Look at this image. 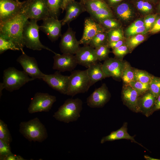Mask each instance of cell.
I'll return each mask as SVG.
<instances>
[{
  "mask_svg": "<svg viewBox=\"0 0 160 160\" xmlns=\"http://www.w3.org/2000/svg\"><path fill=\"white\" fill-rule=\"evenodd\" d=\"M33 0H26L19 12L10 19L0 23V36L11 40L22 52L25 46L22 37L24 25L28 20V11Z\"/></svg>",
  "mask_w": 160,
  "mask_h": 160,
  "instance_id": "6da1fadb",
  "label": "cell"
},
{
  "mask_svg": "<svg viewBox=\"0 0 160 160\" xmlns=\"http://www.w3.org/2000/svg\"><path fill=\"white\" fill-rule=\"evenodd\" d=\"M29 76L23 71L18 70L14 67H10L4 70L3 81L0 84V97L3 89L12 92L19 89L28 82L34 80Z\"/></svg>",
  "mask_w": 160,
  "mask_h": 160,
  "instance_id": "7a4b0ae2",
  "label": "cell"
},
{
  "mask_svg": "<svg viewBox=\"0 0 160 160\" xmlns=\"http://www.w3.org/2000/svg\"><path fill=\"white\" fill-rule=\"evenodd\" d=\"M82 104V101L79 98L67 99L53 116L57 120L65 123L76 121L80 116Z\"/></svg>",
  "mask_w": 160,
  "mask_h": 160,
  "instance_id": "3957f363",
  "label": "cell"
},
{
  "mask_svg": "<svg viewBox=\"0 0 160 160\" xmlns=\"http://www.w3.org/2000/svg\"><path fill=\"white\" fill-rule=\"evenodd\" d=\"M19 127L20 132L30 142L41 143L48 137L46 129L37 117L21 122Z\"/></svg>",
  "mask_w": 160,
  "mask_h": 160,
  "instance_id": "277c9868",
  "label": "cell"
},
{
  "mask_svg": "<svg viewBox=\"0 0 160 160\" xmlns=\"http://www.w3.org/2000/svg\"><path fill=\"white\" fill-rule=\"evenodd\" d=\"M37 21L34 19H30L24 25L22 37L25 46L34 50L46 49L56 54L57 53L41 43L39 34V26L37 24Z\"/></svg>",
  "mask_w": 160,
  "mask_h": 160,
  "instance_id": "5b68a950",
  "label": "cell"
},
{
  "mask_svg": "<svg viewBox=\"0 0 160 160\" xmlns=\"http://www.w3.org/2000/svg\"><path fill=\"white\" fill-rule=\"evenodd\" d=\"M91 86L87 69L75 70L69 76L66 95L73 96L87 92Z\"/></svg>",
  "mask_w": 160,
  "mask_h": 160,
  "instance_id": "8992f818",
  "label": "cell"
},
{
  "mask_svg": "<svg viewBox=\"0 0 160 160\" xmlns=\"http://www.w3.org/2000/svg\"><path fill=\"white\" fill-rule=\"evenodd\" d=\"M56 101V97L46 93L36 92L32 99L28 108L30 113L48 112Z\"/></svg>",
  "mask_w": 160,
  "mask_h": 160,
  "instance_id": "52a82bcc",
  "label": "cell"
},
{
  "mask_svg": "<svg viewBox=\"0 0 160 160\" xmlns=\"http://www.w3.org/2000/svg\"><path fill=\"white\" fill-rule=\"evenodd\" d=\"M22 52L17 61L21 65L23 71L34 80L42 79L45 74L40 70L35 58L27 55L24 51Z\"/></svg>",
  "mask_w": 160,
  "mask_h": 160,
  "instance_id": "ba28073f",
  "label": "cell"
},
{
  "mask_svg": "<svg viewBox=\"0 0 160 160\" xmlns=\"http://www.w3.org/2000/svg\"><path fill=\"white\" fill-rule=\"evenodd\" d=\"M69 76L62 75L59 71L53 74H45L42 79L53 89L64 95H66Z\"/></svg>",
  "mask_w": 160,
  "mask_h": 160,
  "instance_id": "9c48e42d",
  "label": "cell"
},
{
  "mask_svg": "<svg viewBox=\"0 0 160 160\" xmlns=\"http://www.w3.org/2000/svg\"><path fill=\"white\" fill-rule=\"evenodd\" d=\"M80 44L76 37L75 32L69 26L67 31L62 35L59 44L62 53L75 54Z\"/></svg>",
  "mask_w": 160,
  "mask_h": 160,
  "instance_id": "30bf717a",
  "label": "cell"
},
{
  "mask_svg": "<svg viewBox=\"0 0 160 160\" xmlns=\"http://www.w3.org/2000/svg\"><path fill=\"white\" fill-rule=\"evenodd\" d=\"M111 95L105 84L96 89L87 97V103L92 108H101L109 101Z\"/></svg>",
  "mask_w": 160,
  "mask_h": 160,
  "instance_id": "8fae6325",
  "label": "cell"
},
{
  "mask_svg": "<svg viewBox=\"0 0 160 160\" xmlns=\"http://www.w3.org/2000/svg\"><path fill=\"white\" fill-rule=\"evenodd\" d=\"M43 21L39 30L45 33L52 42L57 40L61 36L62 20L50 17Z\"/></svg>",
  "mask_w": 160,
  "mask_h": 160,
  "instance_id": "7c38bea8",
  "label": "cell"
},
{
  "mask_svg": "<svg viewBox=\"0 0 160 160\" xmlns=\"http://www.w3.org/2000/svg\"><path fill=\"white\" fill-rule=\"evenodd\" d=\"M54 63L53 69L60 72L71 71L78 64L75 56L69 54L57 53L53 57Z\"/></svg>",
  "mask_w": 160,
  "mask_h": 160,
  "instance_id": "4fadbf2b",
  "label": "cell"
},
{
  "mask_svg": "<svg viewBox=\"0 0 160 160\" xmlns=\"http://www.w3.org/2000/svg\"><path fill=\"white\" fill-rule=\"evenodd\" d=\"M24 1L15 0H0V23L14 16L20 11Z\"/></svg>",
  "mask_w": 160,
  "mask_h": 160,
  "instance_id": "5bb4252c",
  "label": "cell"
},
{
  "mask_svg": "<svg viewBox=\"0 0 160 160\" xmlns=\"http://www.w3.org/2000/svg\"><path fill=\"white\" fill-rule=\"evenodd\" d=\"M29 19L37 21L50 17L47 0H33L28 11Z\"/></svg>",
  "mask_w": 160,
  "mask_h": 160,
  "instance_id": "9a60e30c",
  "label": "cell"
},
{
  "mask_svg": "<svg viewBox=\"0 0 160 160\" xmlns=\"http://www.w3.org/2000/svg\"><path fill=\"white\" fill-rule=\"evenodd\" d=\"M105 29L91 17L85 19L82 37L79 41L80 44L88 45L91 39L98 33Z\"/></svg>",
  "mask_w": 160,
  "mask_h": 160,
  "instance_id": "2e32d148",
  "label": "cell"
},
{
  "mask_svg": "<svg viewBox=\"0 0 160 160\" xmlns=\"http://www.w3.org/2000/svg\"><path fill=\"white\" fill-rule=\"evenodd\" d=\"M124 62L116 58H108L102 64V68L106 78L112 77L116 79L121 78Z\"/></svg>",
  "mask_w": 160,
  "mask_h": 160,
  "instance_id": "e0dca14e",
  "label": "cell"
},
{
  "mask_svg": "<svg viewBox=\"0 0 160 160\" xmlns=\"http://www.w3.org/2000/svg\"><path fill=\"white\" fill-rule=\"evenodd\" d=\"M75 56L78 64L87 68L98 60L95 48L88 45L80 47Z\"/></svg>",
  "mask_w": 160,
  "mask_h": 160,
  "instance_id": "ac0fdd59",
  "label": "cell"
},
{
  "mask_svg": "<svg viewBox=\"0 0 160 160\" xmlns=\"http://www.w3.org/2000/svg\"><path fill=\"white\" fill-rule=\"evenodd\" d=\"M121 94L123 104L132 111L138 113L137 103L140 96L137 92L128 84H124Z\"/></svg>",
  "mask_w": 160,
  "mask_h": 160,
  "instance_id": "d6986e66",
  "label": "cell"
},
{
  "mask_svg": "<svg viewBox=\"0 0 160 160\" xmlns=\"http://www.w3.org/2000/svg\"><path fill=\"white\" fill-rule=\"evenodd\" d=\"M65 14L62 20V25H69L72 21L76 18L81 14L86 11L84 3L81 1L75 0L69 3L66 7Z\"/></svg>",
  "mask_w": 160,
  "mask_h": 160,
  "instance_id": "ffe728a7",
  "label": "cell"
},
{
  "mask_svg": "<svg viewBox=\"0 0 160 160\" xmlns=\"http://www.w3.org/2000/svg\"><path fill=\"white\" fill-rule=\"evenodd\" d=\"M156 99L149 90L140 96L137 103L138 112L147 117L150 116Z\"/></svg>",
  "mask_w": 160,
  "mask_h": 160,
  "instance_id": "44dd1931",
  "label": "cell"
},
{
  "mask_svg": "<svg viewBox=\"0 0 160 160\" xmlns=\"http://www.w3.org/2000/svg\"><path fill=\"white\" fill-rule=\"evenodd\" d=\"M128 123L124 122L122 126L118 130L112 132L110 134L103 137L101 140L100 143L103 144L107 141H112L122 139L129 140L132 142L138 144L141 146L145 148L142 145L137 142L134 139L135 135L131 136L127 132Z\"/></svg>",
  "mask_w": 160,
  "mask_h": 160,
  "instance_id": "7402d4cb",
  "label": "cell"
},
{
  "mask_svg": "<svg viewBox=\"0 0 160 160\" xmlns=\"http://www.w3.org/2000/svg\"><path fill=\"white\" fill-rule=\"evenodd\" d=\"M102 64L97 62L90 65L87 69L91 86L106 78L102 68Z\"/></svg>",
  "mask_w": 160,
  "mask_h": 160,
  "instance_id": "603a6c76",
  "label": "cell"
},
{
  "mask_svg": "<svg viewBox=\"0 0 160 160\" xmlns=\"http://www.w3.org/2000/svg\"><path fill=\"white\" fill-rule=\"evenodd\" d=\"M115 12L118 17L124 21L131 19L133 16V12L128 4L123 3L115 7Z\"/></svg>",
  "mask_w": 160,
  "mask_h": 160,
  "instance_id": "cb8c5ba5",
  "label": "cell"
},
{
  "mask_svg": "<svg viewBox=\"0 0 160 160\" xmlns=\"http://www.w3.org/2000/svg\"><path fill=\"white\" fill-rule=\"evenodd\" d=\"M86 11L89 14L102 8L108 6L103 0H88L84 3Z\"/></svg>",
  "mask_w": 160,
  "mask_h": 160,
  "instance_id": "d4e9b609",
  "label": "cell"
},
{
  "mask_svg": "<svg viewBox=\"0 0 160 160\" xmlns=\"http://www.w3.org/2000/svg\"><path fill=\"white\" fill-rule=\"evenodd\" d=\"M90 15V17L97 23L102 20L113 17V13L109 6L102 8Z\"/></svg>",
  "mask_w": 160,
  "mask_h": 160,
  "instance_id": "484cf974",
  "label": "cell"
},
{
  "mask_svg": "<svg viewBox=\"0 0 160 160\" xmlns=\"http://www.w3.org/2000/svg\"><path fill=\"white\" fill-rule=\"evenodd\" d=\"M50 17L58 19L60 10L62 9L63 0H47Z\"/></svg>",
  "mask_w": 160,
  "mask_h": 160,
  "instance_id": "4316f807",
  "label": "cell"
},
{
  "mask_svg": "<svg viewBox=\"0 0 160 160\" xmlns=\"http://www.w3.org/2000/svg\"><path fill=\"white\" fill-rule=\"evenodd\" d=\"M121 78L124 84H128L134 80L133 68L127 61L124 62V65L121 74Z\"/></svg>",
  "mask_w": 160,
  "mask_h": 160,
  "instance_id": "83f0119b",
  "label": "cell"
},
{
  "mask_svg": "<svg viewBox=\"0 0 160 160\" xmlns=\"http://www.w3.org/2000/svg\"><path fill=\"white\" fill-rule=\"evenodd\" d=\"M134 80L149 84L153 76L146 71L133 68Z\"/></svg>",
  "mask_w": 160,
  "mask_h": 160,
  "instance_id": "f1b7e54d",
  "label": "cell"
},
{
  "mask_svg": "<svg viewBox=\"0 0 160 160\" xmlns=\"http://www.w3.org/2000/svg\"><path fill=\"white\" fill-rule=\"evenodd\" d=\"M108 42L107 33L104 31L95 35L90 41L88 45L95 48L100 46L107 44Z\"/></svg>",
  "mask_w": 160,
  "mask_h": 160,
  "instance_id": "f546056e",
  "label": "cell"
},
{
  "mask_svg": "<svg viewBox=\"0 0 160 160\" xmlns=\"http://www.w3.org/2000/svg\"><path fill=\"white\" fill-rule=\"evenodd\" d=\"M0 140L10 145L12 138L7 125L0 119Z\"/></svg>",
  "mask_w": 160,
  "mask_h": 160,
  "instance_id": "4dcf8cb0",
  "label": "cell"
},
{
  "mask_svg": "<svg viewBox=\"0 0 160 160\" xmlns=\"http://www.w3.org/2000/svg\"><path fill=\"white\" fill-rule=\"evenodd\" d=\"M9 49L20 50L11 40L0 36V54Z\"/></svg>",
  "mask_w": 160,
  "mask_h": 160,
  "instance_id": "1f68e13d",
  "label": "cell"
},
{
  "mask_svg": "<svg viewBox=\"0 0 160 160\" xmlns=\"http://www.w3.org/2000/svg\"><path fill=\"white\" fill-rule=\"evenodd\" d=\"M109 48L107 44L101 45L95 48L98 60L105 61L109 58Z\"/></svg>",
  "mask_w": 160,
  "mask_h": 160,
  "instance_id": "d6a6232c",
  "label": "cell"
},
{
  "mask_svg": "<svg viewBox=\"0 0 160 160\" xmlns=\"http://www.w3.org/2000/svg\"><path fill=\"white\" fill-rule=\"evenodd\" d=\"M145 39V37L144 35L139 34L129 38L127 39L125 43L130 51L143 42Z\"/></svg>",
  "mask_w": 160,
  "mask_h": 160,
  "instance_id": "836d02e7",
  "label": "cell"
},
{
  "mask_svg": "<svg viewBox=\"0 0 160 160\" xmlns=\"http://www.w3.org/2000/svg\"><path fill=\"white\" fill-rule=\"evenodd\" d=\"M128 84L137 92L139 96L142 95L149 90V84L133 81L129 83Z\"/></svg>",
  "mask_w": 160,
  "mask_h": 160,
  "instance_id": "e575fe53",
  "label": "cell"
},
{
  "mask_svg": "<svg viewBox=\"0 0 160 160\" xmlns=\"http://www.w3.org/2000/svg\"><path fill=\"white\" fill-rule=\"evenodd\" d=\"M149 90L156 98L160 95V77L153 76L149 84Z\"/></svg>",
  "mask_w": 160,
  "mask_h": 160,
  "instance_id": "d590c367",
  "label": "cell"
},
{
  "mask_svg": "<svg viewBox=\"0 0 160 160\" xmlns=\"http://www.w3.org/2000/svg\"><path fill=\"white\" fill-rule=\"evenodd\" d=\"M107 33L108 42L122 40V32L119 28L109 30Z\"/></svg>",
  "mask_w": 160,
  "mask_h": 160,
  "instance_id": "8d00e7d4",
  "label": "cell"
},
{
  "mask_svg": "<svg viewBox=\"0 0 160 160\" xmlns=\"http://www.w3.org/2000/svg\"><path fill=\"white\" fill-rule=\"evenodd\" d=\"M105 30H109L119 28L120 24L119 22L113 18H108L102 20L98 23Z\"/></svg>",
  "mask_w": 160,
  "mask_h": 160,
  "instance_id": "74e56055",
  "label": "cell"
},
{
  "mask_svg": "<svg viewBox=\"0 0 160 160\" xmlns=\"http://www.w3.org/2000/svg\"><path fill=\"white\" fill-rule=\"evenodd\" d=\"M112 52L116 58L122 60L123 57L130 51L125 44L117 48L113 49Z\"/></svg>",
  "mask_w": 160,
  "mask_h": 160,
  "instance_id": "f35d334b",
  "label": "cell"
},
{
  "mask_svg": "<svg viewBox=\"0 0 160 160\" xmlns=\"http://www.w3.org/2000/svg\"><path fill=\"white\" fill-rule=\"evenodd\" d=\"M12 153L10 145L0 140V160H3L4 158Z\"/></svg>",
  "mask_w": 160,
  "mask_h": 160,
  "instance_id": "ab89813d",
  "label": "cell"
},
{
  "mask_svg": "<svg viewBox=\"0 0 160 160\" xmlns=\"http://www.w3.org/2000/svg\"><path fill=\"white\" fill-rule=\"evenodd\" d=\"M157 18L156 14L152 15L145 18L144 22L146 30L150 29Z\"/></svg>",
  "mask_w": 160,
  "mask_h": 160,
  "instance_id": "60d3db41",
  "label": "cell"
},
{
  "mask_svg": "<svg viewBox=\"0 0 160 160\" xmlns=\"http://www.w3.org/2000/svg\"><path fill=\"white\" fill-rule=\"evenodd\" d=\"M144 25V22L143 20H137L132 23L127 29L126 33H127L129 32L138 27H141Z\"/></svg>",
  "mask_w": 160,
  "mask_h": 160,
  "instance_id": "b9f144b4",
  "label": "cell"
},
{
  "mask_svg": "<svg viewBox=\"0 0 160 160\" xmlns=\"http://www.w3.org/2000/svg\"><path fill=\"white\" fill-rule=\"evenodd\" d=\"M160 31V17H157L155 22L150 28L149 32L156 33Z\"/></svg>",
  "mask_w": 160,
  "mask_h": 160,
  "instance_id": "7bdbcfd3",
  "label": "cell"
},
{
  "mask_svg": "<svg viewBox=\"0 0 160 160\" xmlns=\"http://www.w3.org/2000/svg\"><path fill=\"white\" fill-rule=\"evenodd\" d=\"M145 30V26L144 25L128 32L126 34L128 36H132L142 33L144 32Z\"/></svg>",
  "mask_w": 160,
  "mask_h": 160,
  "instance_id": "ee69618b",
  "label": "cell"
},
{
  "mask_svg": "<svg viewBox=\"0 0 160 160\" xmlns=\"http://www.w3.org/2000/svg\"><path fill=\"white\" fill-rule=\"evenodd\" d=\"M125 44L124 41L121 40L117 41L108 42L107 45L109 48H111L113 49L117 48Z\"/></svg>",
  "mask_w": 160,
  "mask_h": 160,
  "instance_id": "f6af8a7d",
  "label": "cell"
},
{
  "mask_svg": "<svg viewBox=\"0 0 160 160\" xmlns=\"http://www.w3.org/2000/svg\"><path fill=\"white\" fill-rule=\"evenodd\" d=\"M22 157L13 154L12 153L7 156L4 158L3 160H25Z\"/></svg>",
  "mask_w": 160,
  "mask_h": 160,
  "instance_id": "bcb514c9",
  "label": "cell"
},
{
  "mask_svg": "<svg viewBox=\"0 0 160 160\" xmlns=\"http://www.w3.org/2000/svg\"><path fill=\"white\" fill-rule=\"evenodd\" d=\"M160 109V95L156 99L155 103L151 112V115L155 111Z\"/></svg>",
  "mask_w": 160,
  "mask_h": 160,
  "instance_id": "7dc6e473",
  "label": "cell"
},
{
  "mask_svg": "<svg viewBox=\"0 0 160 160\" xmlns=\"http://www.w3.org/2000/svg\"><path fill=\"white\" fill-rule=\"evenodd\" d=\"M143 6L145 12H150L153 9V7L151 4L148 2L143 1Z\"/></svg>",
  "mask_w": 160,
  "mask_h": 160,
  "instance_id": "c3c4849f",
  "label": "cell"
},
{
  "mask_svg": "<svg viewBox=\"0 0 160 160\" xmlns=\"http://www.w3.org/2000/svg\"><path fill=\"white\" fill-rule=\"evenodd\" d=\"M143 1L140 0L138 1L137 4V6L138 9L144 12H145V11L143 6Z\"/></svg>",
  "mask_w": 160,
  "mask_h": 160,
  "instance_id": "681fc988",
  "label": "cell"
},
{
  "mask_svg": "<svg viewBox=\"0 0 160 160\" xmlns=\"http://www.w3.org/2000/svg\"><path fill=\"white\" fill-rule=\"evenodd\" d=\"M105 2L106 1L107 2V4H108L111 6H113L117 3L120 2L122 0H103Z\"/></svg>",
  "mask_w": 160,
  "mask_h": 160,
  "instance_id": "f907efd6",
  "label": "cell"
},
{
  "mask_svg": "<svg viewBox=\"0 0 160 160\" xmlns=\"http://www.w3.org/2000/svg\"><path fill=\"white\" fill-rule=\"evenodd\" d=\"M75 0H63V4L62 8V12L65 10L66 6L70 3Z\"/></svg>",
  "mask_w": 160,
  "mask_h": 160,
  "instance_id": "816d5d0a",
  "label": "cell"
},
{
  "mask_svg": "<svg viewBox=\"0 0 160 160\" xmlns=\"http://www.w3.org/2000/svg\"><path fill=\"white\" fill-rule=\"evenodd\" d=\"M144 158L147 160H160V159L154 158L147 155H144Z\"/></svg>",
  "mask_w": 160,
  "mask_h": 160,
  "instance_id": "f5cc1de1",
  "label": "cell"
},
{
  "mask_svg": "<svg viewBox=\"0 0 160 160\" xmlns=\"http://www.w3.org/2000/svg\"><path fill=\"white\" fill-rule=\"evenodd\" d=\"M88 0H80V1L82 2L83 3L86 1H87Z\"/></svg>",
  "mask_w": 160,
  "mask_h": 160,
  "instance_id": "db71d44e",
  "label": "cell"
},
{
  "mask_svg": "<svg viewBox=\"0 0 160 160\" xmlns=\"http://www.w3.org/2000/svg\"><path fill=\"white\" fill-rule=\"evenodd\" d=\"M159 10H160V2L159 5Z\"/></svg>",
  "mask_w": 160,
  "mask_h": 160,
  "instance_id": "11a10c76",
  "label": "cell"
},
{
  "mask_svg": "<svg viewBox=\"0 0 160 160\" xmlns=\"http://www.w3.org/2000/svg\"><path fill=\"white\" fill-rule=\"evenodd\" d=\"M15 0V1H19V0Z\"/></svg>",
  "mask_w": 160,
  "mask_h": 160,
  "instance_id": "9f6ffc18",
  "label": "cell"
}]
</instances>
